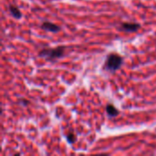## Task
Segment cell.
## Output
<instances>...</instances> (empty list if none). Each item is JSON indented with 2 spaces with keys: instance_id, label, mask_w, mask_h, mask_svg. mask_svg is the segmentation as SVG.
<instances>
[{
  "instance_id": "cell-1",
  "label": "cell",
  "mask_w": 156,
  "mask_h": 156,
  "mask_svg": "<svg viewBox=\"0 0 156 156\" xmlns=\"http://www.w3.org/2000/svg\"><path fill=\"white\" fill-rule=\"evenodd\" d=\"M65 48V46H58L54 48H43L38 52V57L47 61H55L64 56Z\"/></svg>"
},
{
  "instance_id": "cell-2",
  "label": "cell",
  "mask_w": 156,
  "mask_h": 156,
  "mask_svg": "<svg viewBox=\"0 0 156 156\" xmlns=\"http://www.w3.org/2000/svg\"><path fill=\"white\" fill-rule=\"evenodd\" d=\"M123 64V58L117 53H111L107 56L103 69L109 72L117 71Z\"/></svg>"
},
{
  "instance_id": "cell-3",
  "label": "cell",
  "mask_w": 156,
  "mask_h": 156,
  "mask_svg": "<svg viewBox=\"0 0 156 156\" xmlns=\"http://www.w3.org/2000/svg\"><path fill=\"white\" fill-rule=\"evenodd\" d=\"M141 27L139 23H133V22H124L121 24L120 30L125 32H136Z\"/></svg>"
},
{
  "instance_id": "cell-4",
  "label": "cell",
  "mask_w": 156,
  "mask_h": 156,
  "mask_svg": "<svg viewBox=\"0 0 156 156\" xmlns=\"http://www.w3.org/2000/svg\"><path fill=\"white\" fill-rule=\"evenodd\" d=\"M41 28L46 30V31H48V32H53V33H56V32H58L60 30V27L54 24V23H51L49 21H44L42 24H41Z\"/></svg>"
},
{
  "instance_id": "cell-5",
  "label": "cell",
  "mask_w": 156,
  "mask_h": 156,
  "mask_svg": "<svg viewBox=\"0 0 156 156\" xmlns=\"http://www.w3.org/2000/svg\"><path fill=\"white\" fill-rule=\"evenodd\" d=\"M8 11L10 13V15L15 17L16 19H20L22 17V13L19 10V8L15 5H8Z\"/></svg>"
},
{
  "instance_id": "cell-6",
  "label": "cell",
  "mask_w": 156,
  "mask_h": 156,
  "mask_svg": "<svg viewBox=\"0 0 156 156\" xmlns=\"http://www.w3.org/2000/svg\"><path fill=\"white\" fill-rule=\"evenodd\" d=\"M106 112L110 118H114L120 114V112L117 108H115L112 104H108L106 106Z\"/></svg>"
},
{
  "instance_id": "cell-7",
  "label": "cell",
  "mask_w": 156,
  "mask_h": 156,
  "mask_svg": "<svg viewBox=\"0 0 156 156\" xmlns=\"http://www.w3.org/2000/svg\"><path fill=\"white\" fill-rule=\"evenodd\" d=\"M67 141L69 142V144H74L77 141V137L73 133H69L66 136Z\"/></svg>"
},
{
  "instance_id": "cell-8",
  "label": "cell",
  "mask_w": 156,
  "mask_h": 156,
  "mask_svg": "<svg viewBox=\"0 0 156 156\" xmlns=\"http://www.w3.org/2000/svg\"><path fill=\"white\" fill-rule=\"evenodd\" d=\"M19 103H20V104H22L23 106H27L28 101H26V100H22V101H19Z\"/></svg>"
}]
</instances>
